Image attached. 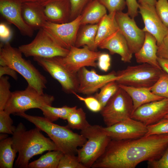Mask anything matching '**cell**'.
Returning a JSON list of instances; mask_svg holds the SVG:
<instances>
[{
  "instance_id": "cell-25",
  "label": "cell",
  "mask_w": 168,
  "mask_h": 168,
  "mask_svg": "<svg viewBox=\"0 0 168 168\" xmlns=\"http://www.w3.org/2000/svg\"><path fill=\"white\" fill-rule=\"evenodd\" d=\"M107 14V9L98 0H93L84 9L81 15V26L98 24Z\"/></svg>"
},
{
  "instance_id": "cell-44",
  "label": "cell",
  "mask_w": 168,
  "mask_h": 168,
  "mask_svg": "<svg viewBox=\"0 0 168 168\" xmlns=\"http://www.w3.org/2000/svg\"><path fill=\"white\" fill-rule=\"evenodd\" d=\"M125 1L128 7L127 13L131 18L134 19L138 15L139 4L137 0H126Z\"/></svg>"
},
{
  "instance_id": "cell-47",
  "label": "cell",
  "mask_w": 168,
  "mask_h": 168,
  "mask_svg": "<svg viewBox=\"0 0 168 168\" xmlns=\"http://www.w3.org/2000/svg\"><path fill=\"white\" fill-rule=\"evenodd\" d=\"M157 60L162 69L168 75V59L157 57Z\"/></svg>"
},
{
  "instance_id": "cell-16",
  "label": "cell",
  "mask_w": 168,
  "mask_h": 168,
  "mask_svg": "<svg viewBox=\"0 0 168 168\" xmlns=\"http://www.w3.org/2000/svg\"><path fill=\"white\" fill-rule=\"evenodd\" d=\"M168 114V98H164L140 106L134 111L131 118L147 126L158 122Z\"/></svg>"
},
{
  "instance_id": "cell-22",
  "label": "cell",
  "mask_w": 168,
  "mask_h": 168,
  "mask_svg": "<svg viewBox=\"0 0 168 168\" xmlns=\"http://www.w3.org/2000/svg\"><path fill=\"white\" fill-rule=\"evenodd\" d=\"M21 11L24 21L33 30L43 28L47 21L44 14L43 3H22Z\"/></svg>"
},
{
  "instance_id": "cell-36",
  "label": "cell",
  "mask_w": 168,
  "mask_h": 168,
  "mask_svg": "<svg viewBox=\"0 0 168 168\" xmlns=\"http://www.w3.org/2000/svg\"><path fill=\"white\" fill-rule=\"evenodd\" d=\"M147 127V131L145 136L168 133V119H163Z\"/></svg>"
},
{
  "instance_id": "cell-7",
  "label": "cell",
  "mask_w": 168,
  "mask_h": 168,
  "mask_svg": "<svg viewBox=\"0 0 168 168\" xmlns=\"http://www.w3.org/2000/svg\"><path fill=\"white\" fill-rule=\"evenodd\" d=\"M54 100L53 96L40 94L28 85L23 90L12 92L4 110L10 114H15L31 109H40L45 105H52Z\"/></svg>"
},
{
  "instance_id": "cell-45",
  "label": "cell",
  "mask_w": 168,
  "mask_h": 168,
  "mask_svg": "<svg viewBox=\"0 0 168 168\" xmlns=\"http://www.w3.org/2000/svg\"><path fill=\"white\" fill-rule=\"evenodd\" d=\"M11 36V32L9 27L5 24H0V37L5 42L8 41Z\"/></svg>"
},
{
  "instance_id": "cell-41",
  "label": "cell",
  "mask_w": 168,
  "mask_h": 168,
  "mask_svg": "<svg viewBox=\"0 0 168 168\" xmlns=\"http://www.w3.org/2000/svg\"><path fill=\"white\" fill-rule=\"evenodd\" d=\"M148 168H168V146L164 153L159 159L147 163Z\"/></svg>"
},
{
  "instance_id": "cell-1",
  "label": "cell",
  "mask_w": 168,
  "mask_h": 168,
  "mask_svg": "<svg viewBox=\"0 0 168 168\" xmlns=\"http://www.w3.org/2000/svg\"><path fill=\"white\" fill-rule=\"evenodd\" d=\"M168 146V133L133 139H111L92 168H135L140 163L159 159Z\"/></svg>"
},
{
  "instance_id": "cell-35",
  "label": "cell",
  "mask_w": 168,
  "mask_h": 168,
  "mask_svg": "<svg viewBox=\"0 0 168 168\" xmlns=\"http://www.w3.org/2000/svg\"><path fill=\"white\" fill-rule=\"evenodd\" d=\"M58 168H86L79 161L75 154H63Z\"/></svg>"
},
{
  "instance_id": "cell-10",
  "label": "cell",
  "mask_w": 168,
  "mask_h": 168,
  "mask_svg": "<svg viewBox=\"0 0 168 168\" xmlns=\"http://www.w3.org/2000/svg\"><path fill=\"white\" fill-rule=\"evenodd\" d=\"M34 60L61 85L68 94L77 92L79 83L77 73L71 72L62 63L59 57L51 58L33 57Z\"/></svg>"
},
{
  "instance_id": "cell-40",
  "label": "cell",
  "mask_w": 168,
  "mask_h": 168,
  "mask_svg": "<svg viewBox=\"0 0 168 168\" xmlns=\"http://www.w3.org/2000/svg\"><path fill=\"white\" fill-rule=\"evenodd\" d=\"M155 7L158 16L164 24L168 28V0H158Z\"/></svg>"
},
{
  "instance_id": "cell-43",
  "label": "cell",
  "mask_w": 168,
  "mask_h": 168,
  "mask_svg": "<svg viewBox=\"0 0 168 168\" xmlns=\"http://www.w3.org/2000/svg\"><path fill=\"white\" fill-rule=\"evenodd\" d=\"M157 46V57L168 59V31L161 43Z\"/></svg>"
},
{
  "instance_id": "cell-31",
  "label": "cell",
  "mask_w": 168,
  "mask_h": 168,
  "mask_svg": "<svg viewBox=\"0 0 168 168\" xmlns=\"http://www.w3.org/2000/svg\"><path fill=\"white\" fill-rule=\"evenodd\" d=\"M119 87V84L115 81H111L102 87L100 89V92L96 93L94 96L100 103L103 108Z\"/></svg>"
},
{
  "instance_id": "cell-32",
  "label": "cell",
  "mask_w": 168,
  "mask_h": 168,
  "mask_svg": "<svg viewBox=\"0 0 168 168\" xmlns=\"http://www.w3.org/2000/svg\"><path fill=\"white\" fill-rule=\"evenodd\" d=\"M150 90L156 96L168 98V75L164 72L150 87Z\"/></svg>"
},
{
  "instance_id": "cell-29",
  "label": "cell",
  "mask_w": 168,
  "mask_h": 168,
  "mask_svg": "<svg viewBox=\"0 0 168 168\" xmlns=\"http://www.w3.org/2000/svg\"><path fill=\"white\" fill-rule=\"evenodd\" d=\"M77 108L76 106L71 107L66 105L61 107H55L45 105L40 109L42 111L46 119L53 122L59 118L66 120L70 114Z\"/></svg>"
},
{
  "instance_id": "cell-11",
  "label": "cell",
  "mask_w": 168,
  "mask_h": 168,
  "mask_svg": "<svg viewBox=\"0 0 168 168\" xmlns=\"http://www.w3.org/2000/svg\"><path fill=\"white\" fill-rule=\"evenodd\" d=\"M81 15L73 20L63 23L47 21L42 28L48 31L60 46L69 49L75 46L81 26Z\"/></svg>"
},
{
  "instance_id": "cell-39",
  "label": "cell",
  "mask_w": 168,
  "mask_h": 168,
  "mask_svg": "<svg viewBox=\"0 0 168 168\" xmlns=\"http://www.w3.org/2000/svg\"><path fill=\"white\" fill-rule=\"evenodd\" d=\"M80 100L83 101L87 108L92 112H100L102 109V106L98 100L94 96L83 97L77 94V93H73Z\"/></svg>"
},
{
  "instance_id": "cell-3",
  "label": "cell",
  "mask_w": 168,
  "mask_h": 168,
  "mask_svg": "<svg viewBox=\"0 0 168 168\" xmlns=\"http://www.w3.org/2000/svg\"><path fill=\"white\" fill-rule=\"evenodd\" d=\"M16 115L24 118L47 133L58 149L64 154H75L78 147H81L86 141L81 134L74 132L68 127L54 124L44 117L31 115L25 112Z\"/></svg>"
},
{
  "instance_id": "cell-34",
  "label": "cell",
  "mask_w": 168,
  "mask_h": 168,
  "mask_svg": "<svg viewBox=\"0 0 168 168\" xmlns=\"http://www.w3.org/2000/svg\"><path fill=\"white\" fill-rule=\"evenodd\" d=\"M10 114L4 110H0V133L12 135L16 127L13 125V121Z\"/></svg>"
},
{
  "instance_id": "cell-33",
  "label": "cell",
  "mask_w": 168,
  "mask_h": 168,
  "mask_svg": "<svg viewBox=\"0 0 168 168\" xmlns=\"http://www.w3.org/2000/svg\"><path fill=\"white\" fill-rule=\"evenodd\" d=\"M9 78L7 76L0 77V110H4L12 94Z\"/></svg>"
},
{
  "instance_id": "cell-19",
  "label": "cell",
  "mask_w": 168,
  "mask_h": 168,
  "mask_svg": "<svg viewBox=\"0 0 168 168\" xmlns=\"http://www.w3.org/2000/svg\"><path fill=\"white\" fill-rule=\"evenodd\" d=\"M43 5L47 21L58 24L70 21L71 7L69 0H48Z\"/></svg>"
},
{
  "instance_id": "cell-24",
  "label": "cell",
  "mask_w": 168,
  "mask_h": 168,
  "mask_svg": "<svg viewBox=\"0 0 168 168\" xmlns=\"http://www.w3.org/2000/svg\"><path fill=\"white\" fill-rule=\"evenodd\" d=\"M116 12L106 14L98 23L95 39L98 47L101 43L108 39L119 30L115 17Z\"/></svg>"
},
{
  "instance_id": "cell-12",
  "label": "cell",
  "mask_w": 168,
  "mask_h": 168,
  "mask_svg": "<svg viewBox=\"0 0 168 168\" xmlns=\"http://www.w3.org/2000/svg\"><path fill=\"white\" fill-rule=\"evenodd\" d=\"M115 17L119 31L125 38L132 53L135 54L143 44L145 32L138 26L134 19L127 13L117 12Z\"/></svg>"
},
{
  "instance_id": "cell-4",
  "label": "cell",
  "mask_w": 168,
  "mask_h": 168,
  "mask_svg": "<svg viewBox=\"0 0 168 168\" xmlns=\"http://www.w3.org/2000/svg\"><path fill=\"white\" fill-rule=\"evenodd\" d=\"M22 53L12 47L9 41L5 42L0 51V66L7 65L21 75L28 85L43 94L46 88L47 80L29 60L24 58Z\"/></svg>"
},
{
  "instance_id": "cell-51",
  "label": "cell",
  "mask_w": 168,
  "mask_h": 168,
  "mask_svg": "<svg viewBox=\"0 0 168 168\" xmlns=\"http://www.w3.org/2000/svg\"><path fill=\"white\" fill-rule=\"evenodd\" d=\"M164 119H168V114L166 116Z\"/></svg>"
},
{
  "instance_id": "cell-8",
  "label": "cell",
  "mask_w": 168,
  "mask_h": 168,
  "mask_svg": "<svg viewBox=\"0 0 168 168\" xmlns=\"http://www.w3.org/2000/svg\"><path fill=\"white\" fill-rule=\"evenodd\" d=\"M18 49L27 57H64L69 51V49L59 45L52 35L42 28L39 29L35 37L30 43L21 45Z\"/></svg>"
},
{
  "instance_id": "cell-27",
  "label": "cell",
  "mask_w": 168,
  "mask_h": 168,
  "mask_svg": "<svg viewBox=\"0 0 168 168\" xmlns=\"http://www.w3.org/2000/svg\"><path fill=\"white\" fill-rule=\"evenodd\" d=\"M63 154L58 150L49 151L38 159L29 163L27 168H58Z\"/></svg>"
},
{
  "instance_id": "cell-6",
  "label": "cell",
  "mask_w": 168,
  "mask_h": 168,
  "mask_svg": "<svg viewBox=\"0 0 168 168\" xmlns=\"http://www.w3.org/2000/svg\"><path fill=\"white\" fill-rule=\"evenodd\" d=\"M164 71L149 64L143 63L128 66L116 72L118 84L136 87H151Z\"/></svg>"
},
{
  "instance_id": "cell-15",
  "label": "cell",
  "mask_w": 168,
  "mask_h": 168,
  "mask_svg": "<svg viewBox=\"0 0 168 168\" xmlns=\"http://www.w3.org/2000/svg\"><path fill=\"white\" fill-rule=\"evenodd\" d=\"M103 128L112 139L117 140L140 138L145 136L147 131V126L132 118Z\"/></svg>"
},
{
  "instance_id": "cell-2",
  "label": "cell",
  "mask_w": 168,
  "mask_h": 168,
  "mask_svg": "<svg viewBox=\"0 0 168 168\" xmlns=\"http://www.w3.org/2000/svg\"><path fill=\"white\" fill-rule=\"evenodd\" d=\"M36 127L27 130L20 123L12 137V148L18 153L15 162L16 168H27L30 159L46 151L58 150L54 142L44 136Z\"/></svg>"
},
{
  "instance_id": "cell-46",
  "label": "cell",
  "mask_w": 168,
  "mask_h": 168,
  "mask_svg": "<svg viewBox=\"0 0 168 168\" xmlns=\"http://www.w3.org/2000/svg\"><path fill=\"white\" fill-rule=\"evenodd\" d=\"M17 72L11 67L6 65L0 66V77L5 75L11 77L15 80H17L18 76Z\"/></svg>"
},
{
  "instance_id": "cell-23",
  "label": "cell",
  "mask_w": 168,
  "mask_h": 168,
  "mask_svg": "<svg viewBox=\"0 0 168 168\" xmlns=\"http://www.w3.org/2000/svg\"><path fill=\"white\" fill-rule=\"evenodd\" d=\"M119 86L131 98L133 102V112L142 105L165 98L154 94L151 91L150 87H136L121 84H119Z\"/></svg>"
},
{
  "instance_id": "cell-28",
  "label": "cell",
  "mask_w": 168,
  "mask_h": 168,
  "mask_svg": "<svg viewBox=\"0 0 168 168\" xmlns=\"http://www.w3.org/2000/svg\"><path fill=\"white\" fill-rule=\"evenodd\" d=\"M12 137L1 140L0 142V168H12L17 152L12 147Z\"/></svg>"
},
{
  "instance_id": "cell-18",
  "label": "cell",
  "mask_w": 168,
  "mask_h": 168,
  "mask_svg": "<svg viewBox=\"0 0 168 168\" xmlns=\"http://www.w3.org/2000/svg\"><path fill=\"white\" fill-rule=\"evenodd\" d=\"M139 12L144 24L143 29L156 38L157 45L161 42L168 31V28L163 23L157 14L155 7L139 4Z\"/></svg>"
},
{
  "instance_id": "cell-5",
  "label": "cell",
  "mask_w": 168,
  "mask_h": 168,
  "mask_svg": "<svg viewBox=\"0 0 168 168\" xmlns=\"http://www.w3.org/2000/svg\"><path fill=\"white\" fill-rule=\"evenodd\" d=\"M80 134L86 139V142L78 149L77 156L80 162L86 168H91L95 161L105 152L111 139L98 125H90L81 130Z\"/></svg>"
},
{
  "instance_id": "cell-30",
  "label": "cell",
  "mask_w": 168,
  "mask_h": 168,
  "mask_svg": "<svg viewBox=\"0 0 168 168\" xmlns=\"http://www.w3.org/2000/svg\"><path fill=\"white\" fill-rule=\"evenodd\" d=\"M67 126L72 129L82 130L90 124L87 121L86 114L82 108H76L68 116Z\"/></svg>"
},
{
  "instance_id": "cell-37",
  "label": "cell",
  "mask_w": 168,
  "mask_h": 168,
  "mask_svg": "<svg viewBox=\"0 0 168 168\" xmlns=\"http://www.w3.org/2000/svg\"><path fill=\"white\" fill-rule=\"evenodd\" d=\"M93 0H69L71 7L70 21L80 15L85 7Z\"/></svg>"
},
{
  "instance_id": "cell-38",
  "label": "cell",
  "mask_w": 168,
  "mask_h": 168,
  "mask_svg": "<svg viewBox=\"0 0 168 168\" xmlns=\"http://www.w3.org/2000/svg\"><path fill=\"white\" fill-rule=\"evenodd\" d=\"M108 11L109 13L122 12L126 5L125 0H98Z\"/></svg>"
},
{
  "instance_id": "cell-17",
  "label": "cell",
  "mask_w": 168,
  "mask_h": 168,
  "mask_svg": "<svg viewBox=\"0 0 168 168\" xmlns=\"http://www.w3.org/2000/svg\"><path fill=\"white\" fill-rule=\"evenodd\" d=\"M22 3L17 0H0V12L9 23L14 25L22 35L31 37L33 30L24 21L22 14Z\"/></svg>"
},
{
  "instance_id": "cell-14",
  "label": "cell",
  "mask_w": 168,
  "mask_h": 168,
  "mask_svg": "<svg viewBox=\"0 0 168 168\" xmlns=\"http://www.w3.org/2000/svg\"><path fill=\"white\" fill-rule=\"evenodd\" d=\"M79 85L77 92L90 95L97 91L107 83L116 81V73L112 71L105 75H100L94 69L90 70L86 67L81 68L77 72Z\"/></svg>"
},
{
  "instance_id": "cell-48",
  "label": "cell",
  "mask_w": 168,
  "mask_h": 168,
  "mask_svg": "<svg viewBox=\"0 0 168 168\" xmlns=\"http://www.w3.org/2000/svg\"><path fill=\"white\" fill-rule=\"evenodd\" d=\"M138 3L141 5H147L155 7L156 0H138Z\"/></svg>"
},
{
  "instance_id": "cell-21",
  "label": "cell",
  "mask_w": 168,
  "mask_h": 168,
  "mask_svg": "<svg viewBox=\"0 0 168 168\" xmlns=\"http://www.w3.org/2000/svg\"><path fill=\"white\" fill-rule=\"evenodd\" d=\"M157 48L155 37L149 33L145 32L143 44L139 50L134 54L137 62L147 63L162 69L157 60Z\"/></svg>"
},
{
  "instance_id": "cell-9",
  "label": "cell",
  "mask_w": 168,
  "mask_h": 168,
  "mask_svg": "<svg viewBox=\"0 0 168 168\" xmlns=\"http://www.w3.org/2000/svg\"><path fill=\"white\" fill-rule=\"evenodd\" d=\"M133 112V104L131 98L119 86L100 111L106 127L131 118Z\"/></svg>"
},
{
  "instance_id": "cell-26",
  "label": "cell",
  "mask_w": 168,
  "mask_h": 168,
  "mask_svg": "<svg viewBox=\"0 0 168 168\" xmlns=\"http://www.w3.org/2000/svg\"><path fill=\"white\" fill-rule=\"evenodd\" d=\"M78 31L75 46L80 47L87 46L90 49L97 51L98 47L95 43V39L98 28V24L82 26Z\"/></svg>"
},
{
  "instance_id": "cell-20",
  "label": "cell",
  "mask_w": 168,
  "mask_h": 168,
  "mask_svg": "<svg viewBox=\"0 0 168 168\" xmlns=\"http://www.w3.org/2000/svg\"><path fill=\"white\" fill-rule=\"evenodd\" d=\"M98 47L108 50L111 54L119 55L121 60L124 63L131 62L133 54L125 38L119 30L100 44Z\"/></svg>"
},
{
  "instance_id": "cell-49",
  "label": "cell",
  "mask_w": 168,
  "mask_h": 168,
  "mask_svg": "<svg viewBox=\"0 0 168 168\" xmlns=\"http://www.w3.org/2000/svg\"><path fill=\"white\" fill-rule=\"evenodd\" d=\"M21 3L25 2H37L43 3L48 0H17Z\"/></svg>"
},
{
  "instance_id": "cell-42",
  "label": "cell",
  "mask_w": 168,
  "mask_h": 168,
  "mask_svg": "<svg viewBox=\"0 0 168 168\" xmlns=\"http://www.w3.org/2000/svg\"><path fill=\"white\" fill-rule=\"evenodd\" d=\"M97 61V66L100 70L105 72L108 71L111 65V58L108 54L101 53Z\"/></svg>"
},
{
  "instance_id": "cell-50",
  "label": "cell",
  "mask_w": 168,
  "mask_h": 168,
  "mask_svg": "<svg viewBox=\"0 0 168 168\" xmlns=\"http://www.w3.org/2000/svg\"><path fill=\"white\" fill-rule=\"evenodd\" d=\"M8 137V134L4 133H1L0 135V140L4 139Z\"/></svg>"
},
{
  "instance_id": "cell-13",
  "label": "cell",
  "mask_w": 168,
  "mask_h": 168,
  "mask_svg": "<svg viewBox=\"0 0 168 168\" xmlns=\"http://www.w3.org/2000/svg\"><path fill=\"white\" fill-rule=\"evenodd\" d=\"M101 53L93 51L87 46L79 48L75 46H72L67 55L64 57H59L62 63L71 72L77 73L82 68L86 67L96 68V61Z\"/></svg>"
}]
</instances>
